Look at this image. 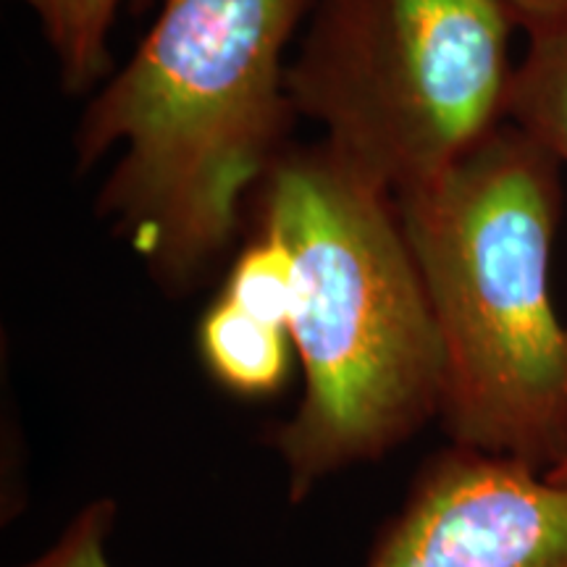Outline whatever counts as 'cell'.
I'll return each mask as SVG.
<instances>
[{
	"instance_id": "obj_1",
	"label": "cell",
	"mask_w": 567,
	"mask_h": 567,
	"mask_svg": "<svg viewBox=\"0 0 567 567\" xmlns=\"http://www.w3.org/2000/svg\"><path fill=\"white\" fill-rule=\"evenodd\" d=\"M308 0H166L76 132L80 166L122 151L101 208L184 292L234 245L245 197L281 158L284 51Z\"/></svg>"
},
{
	"instance_id": "obj_2",
	"label": "cell",
	"mask_w": 567,
	"mask_h": 567,
	"mask_svg": "<svg viewBox=\"0 0 567 567\" xmlns=\"http://www.w3.org/2000/svg\"><path fill=\"white\" fill-rule=\"evenodd\" d=\"M260 226L295 258L289 337L305 386L271 446L302 502L439 421L442 342L400 205L323 145L276 161Z\"/></svg>"
},
{
	"instance_id": "obj_3",
	"label": "cell",
	"mask_w": 567,
	"mask_h": 567,
	"mask_svg": "<svg viewBox=\"0 0 567 567\" xmlns=\"http://www.w3.org/2000/svg\"><path fill=\"white\" fill-rule=\"evenodd\" d=\"M559 161L513 122L396 197L436 334L450 444L538 473L567 457V323L549 292Z\"/></svg>"
},
{
	"instance_id": "obj_4",
	"label": "cell",
	"mask_w": 567,
	"mask_h": 567,
	"mask_svg": "<svg viewBox=\"0 0 567 567\" xmlns=\"http://www.w3.org/2000/svg\"><path fill=\"white\" fill-rule=\"evenodd\" d=\"M513 27L499 0H318L289 101L396 200L507 122Z\"/></svg>"
},
{
	"instance_id": "obj_5",
	"label": "cell",
	"mask_w": 567,
	"mask_h": 567,
	"mask_svg": "<svg viewBox=\"0 0 567 567\" xmlns=\"http://www.w3.org/2000/svg\"><path fill=\"white\" fill-rule=\"evenodd\" d=\"M363 567H567V484L444 446L415 473Z\"/></svg>"
},
{
	"instance_id": "obj_6",
	"label": "cell",
	"mask_w": 567,
	"mask_h": 567,
	"mask_svg": "<svg viewBox=\"0 0 567 567\" xmlns=\"http://www.w3.org/2000/svg\"><path fill=\"white\" fill-rule=\"evenodd\" d=\"M197 350L213 379L245 400H266L287 384L295 347L287 329L245 313L221 295L197 326Z\"/></svg>"
},
{
	"instance_id": "obj_7",
	"label": "cell",
	"mask_w": 567,
	"mask_h": 567,
	"mask_svg": "<svg viewBox=\"0 0 567 567\" xmlns=\"http://www.w3.org/2000/svg\"><path fill=\"white\" fill-rule=\"evenodd\" d=\"M507 122L567 166V27L528 34L509 84Z\"/></svg>"
},
{
	"instance_id": "obj_8",
	"label": "cell",
	"mask_w": 567,
	"mask_h": 567,
	"mask_svg": "<svg viewBox=\"0 0 567 567\" xmlns=\"http://www.w3.org/2000/svg\"><path fill=\"white\" fill-rule=\"evenodd\" d=\"M38 17L63 84L87 90L109 71V34L124 0H17Z\"/></svg>"
},
{
	"instance_id": "obj_9",
	"label": "cell",
	"mask_w": 567,
	"mask_h": 567,
	"mask_svg": "<svg viewBox=\"0 0 567 567\" xmlns=\"http://www.w3.org/2000/svg\"><path fill=\"white\" fill-rule=\"evenodd\" d=\"M221 295L245 313L289 331L295 308V258L289 245L260 226L258 237L234 258Z\"/></svg>"
},
{
	"instance_id": "obj_10",
	"label": "cell",
	"mask_w": 567,
	"mask_h": 567,
	"mask_svg": "<svg viewBox=\"0 0 567 567\" xmlns=\"http://www.w3.org/2000/svg\"><path fill=\"white\" fill-rule=\"evenodd\" d=\"M116 515L118 505L109 496L90 499L76 509L51 547L19 567H111L109 536Z\"/></svg>"
},
{
	"instance_id": "obj_11",
	"label": "cell",
	"mask_w": 567,
	"mask_h": 567,
	"mask_svg": "<svg viewBox=\"0 0 567 567\" xmlns=\"http://www.w3.org/2000/svg\"><path fill=\"white\" fill-rule=\"evenodd\" d=\"M526 34L567 27V0H499Z\"/></svg>"
},
{
	"instance_id": "obj_12",
	"label": "cell",
	"mask_w": 567,
	"mask_h": 567,
	"mask_svg": "<svg viewBox=\"0 0 567 567\" xmlns=\"http://www.w3.org/2000/svg\"><path fill=\"white\" fill-rule=\"evenodd\" d=\"M547 478L557 481V484H567V457H565L563 463H559V465L551 467V471L547 473Z\"/></svg>"
}]
</instances>
